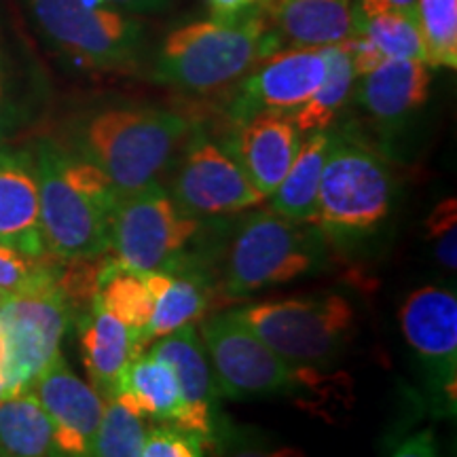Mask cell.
Segmentation results:
<instances>
[{"label": "cell", "mask_w": 457, "mask_h": 457, "mask_svg": "<svg viewBox=\"0 0 457 457\" xmlns=\"http://www.w3.org/2000/svg\"><path fill=\"white\" fill-rule=\"evenodd\" d=\"M310 225L286 219L271 208L245 216L228 250L222 293L228 299H242L310 273L322 254L318 231Z\"/></svg>", "instance_id": "obj_5"}, {"label": "cell", "mask_w": 457, "mask_h": 457, "mask_svg": "<svg viewBox=\"0 0 457 457\" xmlns=\"http://www.w3.org/2000/svg\"><path fill=\"white\" fill-rule=\"evenodd\" d=\"M210 11L216 20H225V17H233L244 13V11L253 9L256 3H267V0H208Z\"/></svg>", "instance_id": "obj_37"}, {"label": "cell", "mask_w": 457, "mask_h": 457, "mask_svg": "<svg viewBox=\"0 0 457 457\" xmlns=\"http://www.w3.org/2000/svg\"><path fill=\"white\" fill-rule=\"evenodd\" d=\"M38 30L57 54L85 71L134 72L145 54L138 17L98 0H26Z\"/></svg>", "instance_id": "obj_4"}, {"label": "cell", "mask_w": 457, "mask_h": 457, "mask_svg": "<svg viewBox=\"0 0 457 457\" xmlns=\"http://www.w3.org/2000/svg\"><path fill=\"white\" fill-rule=\"evenodd\" d=\"M81 352L94 390L112 398L129 362L142 353L140 337L111 316L100 305L98 296L79 320Z\"/></svg>", "instance_id": "obj_19"}, {"label": "cell", "mask_w": 457, "mask_h": 457, "mask_svg": "<svg viewBox=\"0 0 457 457\" xmlns=\"http://www.w3.org/2000/svg\"><path fill=\"white\" fill-rule=\"evenodd\" d=\"M301 146V131L286 112H259L239 123L236 136L225 148L262 197L273 191L288 174Z\"/></svg>", "instance_id": "obj_16"}, {"label": "cell", "mask_w": 457, "mask_h": 457, "mask_svg": "<svg viewBox=\"0 0 457 457\" xmlns=\"http://www.w3.org/2000/svg\"><path fill=\"white\" fill-rule=\"evenodd\" d=\"M140 457H205V445L195 434L176 426L146 430Z\"/></svg>", "instance_id": "obj_33"}, {"label": "cell", "mask_w": 457, "mask_h": 457, "mask_svg": "<svg viewBox=\"0 0 457 457\" xmlns=\"http://www.w3.org/2000/svg\"><path fill=\"white\" fill-rule=\"evenodd\" d=\"M7 396H9L7 386H4V381H0V400H4Z\"/></svg>", "instance_id": "obj_40"}, {"label": "cell", "mask_w": 457, "mask_h": 457, "mask_svg": "<svg viewBox=\"0 0 457 457\" xmlns=\"http://www.w3.org/2000/svg\"><path fill=\"white\" fill-rule=\"evenodd\" d=\"M330 134L324 131H307V138L301 140L288 174L279 182L271 195L273 212L296 222L316 220L318 188L322 176L324 159H327Z\"/></svg>", "instance_id": "obj_23"}, {"label": "cell", "mask_w": 457, "mask_h": 457, "mask_svg": "<svg viewBox=\"0 0 457 457\" xmlns=\"http://www.w3.org/2000/svg\"><path fill=\"white\" fill-rule=\"evenodd\" d=\"M60 259L55 256H30L0 244V290L7 295L43 293L57 288Z\"/></svg>", "instance_id": "obj_30"}, {"label": "cell", "mask_w": 457, "mask_h": 457, "mask_svg": "<svg viewBox=\"0 0 457 457\" xmlns=\"http://www.w3.org/2000/svg\"><path fill=\"white\" fill-rule=\"evenodd\" d=\"M353 32L364 34L384 60L426 62L420 17L407 11H386L370 20L353 17Z\"/></svg>", "instance_id": "obj_27"}, {"label": "cell", "mask_w": 457, "mask_h": 457, "mask_svg": "<svg viewBox=\"0 0 457 457\" xmlns=\"http://www.w3.org/2000/svg\"><path fill=\"white\" fill-rule=\"evenodd\" d=\"M9 296H11V295H7V293H3V290H0V307H3V305H4V301H7V299H9Z\"/></svg>", "instance_id": "obj_41"}, {"label": "cell", "mask_w": 457, "mask_h": 457, "mask_svg": "<svg viewBox=\"0 0 457 457\" xmlns=\"http://www.w3.org/2000/svg\"><path fill=\"white\" fill-rule=\"evenodd\" d=\"M432 72L421 60H386L358 77L353 100L377 128L396 131L428 102Z\"/></svg>", "instance_id": "obj_18"}, {"label": "cell", "mask_w": 457, "mask_h": 457, "mask_svg": "<svg viewBox=\"0 0 457 457\" xmlns=\"http://www.w3.org/2000/svg\"><path fill=\"white\" fill-rule=\"evenodd\" d=\"M0 244L45 256L37 163L30 151L0 146Z\"/></svg>", "instance_id": "obj_17"}, {"label": "cell", "mask_w": 457, "mask_h": 457, "mask_svg": "<svg viewBox=\"0 0 457 457\" xmlns=\"http://www.w3.org/2000/svg\"><path fill=\"white\" fill-rule=\"evenodd\" d=\"M421 43L430 68L457 66V0H417Z\"/></svg>", "instance_id": "obj_28"}, {"label": "cell", "mask_w": 457, "mask_h": 457, "mask_svg": "<svg viewBox=\"0 0 457 457\" xmlns=\"http://www.w3.org/2000/svg\"><path fill=\"white\" fill-rule=\"evenodd\" d=\"M392 457H438L436 445H434V436L430 430L415 434L404 441L400 447L394 451Z\"/></svg>", "instance_id": "obj_36"}, {"label": "cell", "mask_w": 457, "mask_h": 457, "mask_svg": "<svg viewBox=\"0 0 457 457\" xmlns=\"http://www.w3.org/2000/svg\"><path fill=\"white\" fill-rule=\"evenodd\" d=\"M236 312L279 358L299 369L333 362L353 327L350 301L335 293L262 301Z\"/></svg>", "instance_id": "obj_6"}, {"label": "cell", "mask_w": 457, "mask_h": 457, "mask_svg": "<svg viewBox=\"0 0 457 457\" xmlns=\"http://www.w3.org/2000/svg\"><path fill=\"white\" fill-rule=\"evenodd\" d=\"M4 362H7V345H4L3 330H0V381L4 377Z\"/></svg>", "instance_id": "obj_39"}, {"label": "cell", "mask_w": 457, "mask_h": 457, "mask_svg": "<svg viewBox=\"0 0 457 457\" xmlns=\"http://www.w3.org/2000/svg\"><path fill=\"white\" fill-rule=\"evenodd\" d=\"M271 32L290 47H328L353 32V0H278Z\"/></svg>", "instance_id": "obj_20"}, {"label": "cell", "mask_w": 457, "mask_h": 457, "mask_svg": "<svg viewBox=\"0 0 457 457\" xmlns=\"http://www.w3.org/2000/svg\"><path fill=\"white\" fill-rule=\"evenodd\" d=\"M98 3H100V4H102V3H108V0H98Z\"/></svg>", "instance_id": "obj_42"}, {"label": "cell", "mask_w": 457, "mask_h": 457, "mask_svg": "<svg viewBox=\"0 0 457 457\" xmlns=\"http://www.w3.org/2000/svg\"><path fill=\"white\" fill-rule=\"evenodd\" d=\"M199 222L179 210L159 182L119 197L111 222L112 259L136 273L176 271Z\"/></svg>", "instance_id": "obj_8"}, {"label": "cell", "mask_w": 457, "mask_h": 457, "mask_svg": "<svg viewBox=\"0 0 457 457\" xmlns=\"http://www.w3.org/2000/svg\"><path fill=\"white\" fill-rule=\"evenodd\" d=\"M191 121L168 108L111 104L85 114L74 131L77 155L100 168L125 193L157 182L180 145Z\"/></svg>", "instance_id": "obj_3"}, {"label": "cell", "mask_w": 457, "mask_h": 457, "mask_svg": "<svg viewBox=\"0 0 457 457\" xmlns=\"http://www.w3.org/2000/svg\"><path fill=\"white\" fill-rule=\"evenodd\" d=\"M32 155L47 253L60 261L104 256L121 197L117 187L100 168L55 142L41 140Z\"/></svg>", "instance_id": "obj_1"}, {"label": "cell", "mask_w": 457, "mask_h": 457, "mask_svg": "<svg viewBox=\"0 0 457 457\" xmlns=\"http://www.w3.org/2000/svg\"><path fill=\"white\" fill-rule=\"evenodd\" d=\"M112 398L142 417L148 415L176 428L185 411L174 370L151 352L131 360Z\"/></svg>", "instance_id": "obj_21"}, {"label": "cell", "mask_w": 457, "mask_h": 457, "mask_svg": "<svg viewBox=\"0 0 457 457\" xmlns=\"http://www.w3.org/2000/svg\"><path fill=\"white\" fill-rule=\"evenodd\" d=\"M202 343L220 396L233 400L284 396L299 390L313 370L279 358L237 312L205 320Z\"/></svg>", "instance_id": "obj_9"}, {"label": "cell", "mask_w": 457, "mask_h": 457, "mask_svg": "<svg viewBox=\"0 0 457 457\" xmlns=\"http://www.w3.org/2000/svg\"><path fill=\"white\" fill-rule=\"evenodd\" d=\"M72 310L57 288L11 295L0 307V330L7 345L4 386L9 396L30 390L38 375L60 356Z\"/></svg>", "instance_id": "obj_10"}, {"label": "cell", "mask_w": 457, "mask_h": 457, "mask_svg": "<svg viewBox=\"0 0 457 457\" xmlns=\"http://www.w3.org/2000/svg\"><path fill=\"white\" fill-rule=\"evenodd\" d=\"M394 180L375 153L330 134L320 176L316 222L333 236H362L390 214Z\"/></svg>", "instance_id": "obj_7"}, {"label": "cell", "mask_w": 457, "mask_h": 457, "mask_svg": "<svg viewBox=\"0 0 457 457\" xmlns=\"http://www.w3.org/2000/svg\"><path fill=\"white\" fill-rule=\"evenodd\" d=\"M0 457H55L51 421L32 392L0 400Z\"/></svg>", "instance_id": "obj_24"}, {"label": "cell", "mask_w": 457, "mask_h": 457, "mask_svg": "<svg viewBox=\"0 0 457 457\" xmlns=\"http://www.w3.org/2000/svg\"><path fill=\"white\" fill-rule=\"evenodd\" d=\"M212 443L219 447L220 457H307L305 451L296 447H267L245 441L244 436L233 438L227 426L216 428Z\"/></svg>", "instance_id": "obj_34"}, {"label": "cell", "mask_w": 457, "mask_h": 457, "mask_svg": "<svg viewBox=\"0 0 457 457\" xmlns=\"http://www.w3.org/2000/svg\"><path fill=\"white\" fill-rule=\"evenodd\" d=\"M426 237L432 244L434 256L445 270L453 273L457 267V202L443 199L426 220Z\"/></svg>", "instance_id": "obj_32"}, {"label": "cell", "mask_w": 457, "mask_h": 457, "mask_svg": "<svg viewBox=\"0 0 457 457\" xmlns=\"http://www.w3.org/2000/svg\"><path fill=\"white\" fill-rule=\"evenodd\" d=\"M54 430L55 457H91L106 400L72 373L62 353L41 375L34 379L30 390Z\"/></svg>", "instance_id": "obj_14"}, {"label": "cell", "mask_w": 457, "mask_h": 457, "mask_svg": "<svg viewBox=\"0 0 457 457\" xmlns=\"http://www.w3.org/2000/svg\"><path fill=\"white\" fill-rule=\"evenodd\" d=\"M148 293L153 295V316L142 343L191 327L210 310V293L204 279L195 276H171L168 271L142 273Z\"/></svg>", "instance_id": "obj_22"}, {"label": "cell", "mask_w": 457, "mask_h": 457, "mask_svg": "<svg viewBox=\"0 0 457 457\" xmlns=\"http://www.w3.org/2000/svg\"><path fill=\"white\" fill-rule=\"evenodd\" d=\"M26 108L21 100V85L3 32H0V146L24 123Z\"/></svg>", "instance_id": "obj_31"}, {"label": "cell", "mask_w": 457, "mask_h": 457, "mask_svg": "<svg viewBox=\"0 0 457 457\" xmlns=\"http://www.w3.org/2000/svg\"><path fill=\"white\" fill-rule=\"evenodd\" d=\"M327 74L322 47H290L262 57L239 79L228 102V117L237 125L259 112L293 114L312 98Z\"/></svg>", "instance_id": "obj_12"}, {"label": "cell", "mask_w": 457, "mask_h": 457, "mask_svg": "<svg viewBox=\"0 0 457 457\" xmlns=\"http://www.w3.org/2000/svg\"><path fill=\"white\" fill-rule=\"evenodd\" d=\"M400 328L436 390L455 409L457 384V296L445 286H421L400 305Z\"/></svg>", "instance_id": "obj_13"}, {"label": "cell", "mask_w": 457, "mask_h": 457, "mask_svg": "<svg viewBox=\"0 0 457 457\" xmlns=\"http://www.w3.org/2000/svg\"><path fill=\"white\" fill-rule=\"evenodd\" d=\"M108 3L119 4V7H125L129 11H138V13H145V11H157L165 7L170 0H108Z\"/></svg>", "instance_id": "obj_38"}, {"label": "cell", "mask_w": 457, "mask_h": 457, "mask_svg": "<svg viewBox=\"0 0 457 457\" xmlns=\"http://www.w3.org/2000/svg\"><path fill=\"white\" fill-rule=\"evenodd\" d=\"M145 438V417L108 398L91 457H140Z\"/></svg>", "instance_id": "obj_29"}, {"label": "cell", "mask_w": 457, "mask_h": 457, "mask_svg": "<svg viewBox=\"0 0 457 457\" xmlns=\"http://www.w3.org/2000/svg\"><path fill=\"white\" fill-rule=\"evenodd\" d=\"M278 49L270 15L253 7L225 20L212 17L171 30L159 45L151 77L168 87L210 94L239 81Z\"/></svg>", "instance_id": "obj_2"}, {"label": "cell", "mask_w": 457, "mask_h": 457, "mask_svg": "<svg viewBox=\"0 0 457 457\" xmlns=\"http://www.w3.org/2000/svg\"><path fill=\"white\" fill-rule=\"evenodd\" d=\"M98 301L111 316L134 330L145 347L142 337L153 316V295L148 293L142 273L128 270L114 259H106L100 270Z\"/></svg>", "instance_id": "obj_26"}, {"label": "cell", "mask_w": 457, "mask_h": 457, "mask_svg": "<svg viewBox=\"0 0 457 457\" xmlns=\"http://www.w3.org/2000/svg\"><path fill=\"white\" fill-rule=\"evenodd\" d=\"M171 199L187 216H216L254 208L265 197L225 146L210 138L205 129L191 125Z\"/></svg>", "instance_id": "obj_11"}, {"label": "cell", "mask_w": 457, "mask_h": 457, "mask_svg": "<svg viewBox=\"0 0 457 457\" xmlns=\"http://www.w3.org/2000/svg\"><path fill=\"white\" fill-rule=\"evenodd\" d=\"M324 60H327V74L320 87L313 91V96L305 104L296 108L290 114L301 134L307 131H324L335 123L337 114L343 111V106L350 100L356 74L350 60V51L345 43L328 45L322 47Z\"/></svg>", "instance_id": "obj_25"}, {"label": "cell", "mask_w": 457, "mask_h": 457, "mask_svg": "<svg viewBox=\"0 0 457 457\" xmlns=\"http://www.w3.org/2000/svg\"><path fill=\"white\" fill-rule=\"evenodd\" d=\"M155 341L151 353L174 370L180 387L185 411H182L179 428L195 434L204 445H212L216 428H219L216 415H219L220 392L202 337L191 324V327H182L174 333L159 337Z\"/></svg>", "instance_id": "obj_15"}, {"label": "cell", "mask_w": 457, "mask_h": 457, "mask_svg": "<svg viewBox=\"0 0 457 457\" xmlns=\"http://www.w3.org/2000/svg\"><path fill=\"white\" fill-rule=\"evenodd\" d=\"M386 11H407L417 13V0H353V17L370 20Z\"/></svg>", "instance_id": "obj_35"}]
</instances>
